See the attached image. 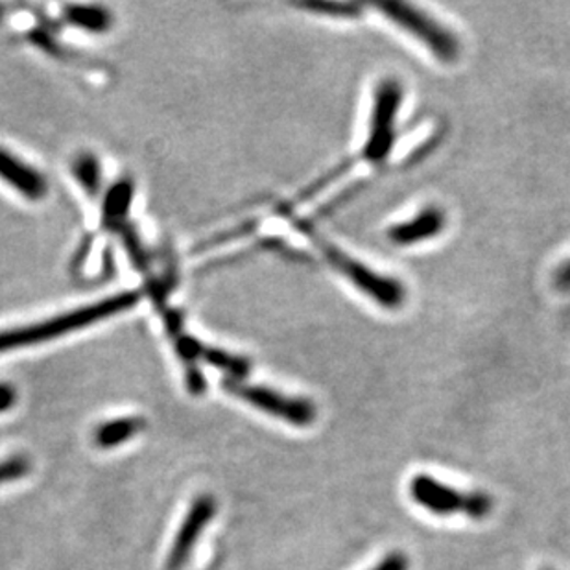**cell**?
Here are the masks:
<instances>
[{"label": "cell", "instance_id": "6da1fadb", "mask_svg": "<svg viewBox=\"0 0 570 570\" xmlns=\"http://www.w3.org/2000/svg\"><path fill=\"white\" fill-rule=\"evenodd\" d=\"M139 292H123L102 301L91 303L88 307L72 310L67 315L54 316L48 320L37 321L32 326L18 327L0 332V353L30 345L45 344L54 338L65 337L70 332L82 331L96 321L107 320L111 316L123 315L134 309L139 303Z\"/></svg>", "mask_w": 570, "mask_h": 570}, {"label": "cell", "instance_id": "7a4b0ae2", "mask_svg": "<svg viewBox=\"0 0 570 570\" xmlns=\"http://www.w3.org/2000/svg\"><path fill=\"white\" fill-rule=\"evenodd\" d=\"M327 262L332 269L344 275L345 280L353 283L358 290L364 292L369 299L383 305L386 309H397L404 301V288L396 280L377 274L375 270L367 269L366 264L347 255L344 250L329 244L326 240L315 239Z\"/></svg>", "mask_w": 570, "mask_h": 570}, {"label": "cell", "instance_id": "3957f363", "mask_svg": "<svg viewBox=\"0 0 570 570\" xmlns=\"http://www.w3.org/2000/svg\"><path fill=\"white\" fill-rule=\"evenodd\" d=\"M410 493L413 501L436 515L466 513L472 518H483L491 512L489 497L482 493H461L425 475L413 478Z\"/></svg>", "mask_w": 570, "mask_h": 570}, {"label": "cell", "instance_id": "277c9868", "mask_svg": "<svg viewBox=\"0 0 570 570\" xmlns=\"http://www.w3.org/2000/svg\"><path fill=\"white\" fill-rule=\"evenodd\" d=\"M378 12L385 13L386 18L407 30L415 39H420L434 56L442 58L443 61H453L460 53L458 42L447 29L437 24L434 19L421 13L415 8L402 4V2H380L375 4Z\"/></svg>", "mask_w": 570, "mask_h": 570}, {"label": "cell", "instance_id": "5b68a950", "mask_svg": "<svg viewBox=\"0 0 570 570\" xmlns=\"http://www.w3.org/2000/svg\"><path fill=\"white\" fill-rule=\"evenodd\" d=\"M224 390L237 396L256 410L270 413L274 418L292 423V425L307 426L315 423L316 408L310 401H303L297 397H286L277 391L261 388V386L244 385L237 378H226Z\"/></svg>", "mask_w": 570, "mask_h": 570}, {"label": "cell", "instance_id": "8992f818", "mask_svg": "<svg viewBox=\"0 0 570 570\" xmlns=\"http://www.w3.org/2000/svg\"><path fill=\"white\" fill-rule=\"evenodd\" d=\"M402 89L394 80L380 83L375 93L369 135L364 145V158L380 163L390 153L396 137L397 111L401 107Z\"/></svg>", "mask_w": 570, "mask_h": 570}, {"label": "cell", "instance_id": "52a82bcc", "mask_svg": "<svg viewBox=\"0 0 570 570\" xmlns=\"http://www.w3.org/2000/svg\"><path fill=\"white\" fill-rule=\"evenodd\" d=\"M0 180L13 186L23 198L39 202L48 194V183L45 175L39 174L34 167L24 163L23 159L0 148Z\"/></svg>", "mask_w": 570, "mask_h": 570}, {"label": "cell", "instance_id": "ba28073f", "mask_svg": "<svg viewBox=\"0 0 570 570\" xmlns=\"http://www.w3.org/2000/svg\"><path fill=\"white\" fill-rule=\"evenodd\" d=\"M215 513V504L210 499H202L194 504L185 523L181 526L180 534L175 537L174 548L170 554L169 570H180L185 563L189 554L193 550L194 543L198 539L200 532L209 523Z\"/></svg>", "mask_w": 570, "mask_h": 570}, {"label": "cell", "instance_id": "9c48e42d", "mask_svg": "<svg viewBox=\"0 0 570 570\" xmlns=\"http://www.w3.org/2000/svg\"><path fill=\"white\" fill-rule=\"evenodd\" d=\"M443 226H445V218H443L442 210L426 209L412 220L391 227L388 237L396 244H418V242L436 237L442 231Z\"/></svg>", "mask_w": 570, "mask_h": 570}, {"label": "cell", "instance_id": "30bf717a", "mask_svg": "<svg viewBox=\"0 0 570 570\" xmlns=\"http://www.w3.org/2000/svg\"><path fill=\"white\" fill-rule=\"evenodd\" d=\"M142 426L145 423L137 418L107 421L94 432V443L102 448L117 447L129 437H134L137 432L142 431Z\"/></svg>", "mask_w": 570, "mask_h": 570}, {"label": "cell", "instance_id": "8fae6325", "mask_svg": "<svg viewBox=\"0 0 570 570\" xmlns=\"http://www.w3.org/2000/svg\"><path fill=\"white\" fill-rule=\"evenodd\" d=\"M65 18L69 19V23L75 24L78 29L94 32V34L107 32L113 24L111 13L102 7H67Z\"/></svg>", "mask_w": 570, "mask_h": 570}, {"label": "cell", "instance_id": "7c38bea8", "mask_svg": "<svg viewBox=\"0 0 570 570\" xmlns=\"http://www.w3.org/2000/svg\"><path fill=\"white\" fill-rule=\"evenodd\" d=\"M198 358H204L210 366L229 373L231 378H237V380L250 373V362L240 358V356L229 355L226 351L213 350V347H205V345L200 344Z\"/></svg>", "mask_w": 570, "mask_h": 570}, {"label": "cell", "instance_id": "4fadbf2b", "mask_svg": "<svg viewBox=\"0 0 570 570\" xmlns=\"http://www.w3.org/2000/svg\"><path fill=\"white\" fill-rule=\"evenodd\" d=\"M72 172H75L76 180L86 189V193H88L89 196H96V194H99L100 174H102V172H100L99 161H96L93 156L83 153V156L76 159Z\"/></svg>", "mask_w": 570, "mask_h": 570}, {"label": "cell", "instance_id": "5bb4252c", "mask_svg": "<svg viewBox=\"0 0 570 570\" xmlns=\"http://www.w3.org/2000/svg\"><path fill=\"white\" fill-rule=\"evenodd\" d=\"M299 8L329 15V18L344 19L358 18L362 12L361 4H347V2H307V4H299Z\"/></svg>", "mask_w": 570, "mask_h": 570}, {"label": "cell", "instance_id": "9a60e30c", "mask_svg": "<svg viewBox=\"0 0 570 570\" xmlns=\"http://www.w3.org/2000/svg\"><path fill=\"white\" fill-rule=\"evenodd\" d=\"M129 202H132V185L121 183V185L115 186L107 196V202H105V220L121 218L128 209Z\"/></svg>", "mask_w": 570, "mask_h": 570}, {"label": "cell", "instance_id": "2e32d148", "mask_svg": "<svg viewBox=\"0 0 570 570\" xmlns=\"http://www.w3.org/2000/svg\"><path fill=\"white\" fill-rule=\"evenodd\" d=\"M30 464L24 458H13V460L0 464V483L12 482L18 478H23L29 472Z\"/></svg>", "mask_w": 570, "mask_h": 570}, {"label": "cell", "instance_id": "e0dca14e", "mask_svg": "<svg viewBox=\"0 0 570 570\" xmlns=\"http://www.w3.org/2000/svg\"><path fill=\"white\" fill-rule=\"evenodd\" d=\"M15 390L10 385H0V412H7L15 404Z\"/></svg>", "mask_w": 570, "mask_h": 570}, {"label": "cell", "instance_id": "ac0fdd59", "mask_svg": "<svg viewBox=\"0 0 570 570\" xmlns=\"http://www.w3.org/2000/svg\"><path fill=\"white\" fill-rule=\"evenodd\" d=\"M408 563L407 558H402L399 554L396 556H390V558H386L383 563L377 565L373 570H407Z\"/></svg>", "mask_w": 570, "mask_h": 570}, {"label": "cell", "instance_id": "d6986e66", "mask_svg": "<svg viewBox=\"0 0 570 570\" xmlns=\"http://www.w3.org/2000/svg\"><path fill=\"white\" fill-rule=\"evenodd\" d=\"M556 283L561 288H570V261L565 262L563 266L559 269L558 275H556Z\"/></svg>", "mask_w": 570, "mask_h": 570}, {"label": "cell", "instance_id": "ffe728a7", "mask_svg": "<svg viewBox=\"0 0 570 570\" xmlns=\"http://www.w3.org/2000/svg\"><path fill=\"white\" fill-rule=\"evenodd\" d=\"M2 18H4V12H2V7H0V21H2Z\"/></svg>", "mask_w": 570, "mask_h": 570}]
</instances>
